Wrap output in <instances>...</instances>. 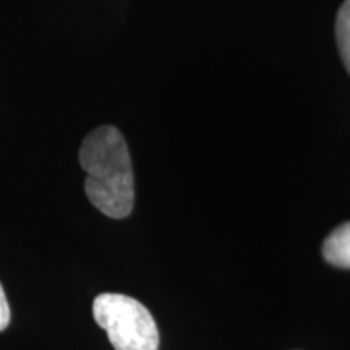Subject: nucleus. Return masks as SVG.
<instances>
[{"mask_svg": "<svg viewBox=\"0 0 350 350\" xmlns=\"http://www.w3.org/2000/svg\"><path fill=\"white\" fill-rule=\"evenodd\" d=\"M96 323L116 350H157L159 332L143 304L122 294H100L93 304Z\"/></svg>", "mask_w": 350, "mask_h": 350, "instance_id": "nucleus-2", "label": "nucleus"}, {"mask_svg": "<svg viewBox=\"0 0 350 350\" xmlns=\"http://www.w3.org/2000/svg\"><path fill=\"white\" fill-rule=\"evenodd\" d=\"M10 323V306L5 292H3L2 284H0V331H3Z\"/></svg>", "mask_w": 350, "mask_h": 350, "instance_id": "nucleus-5", "label": "nucleus"}, {"mask_svg": "<svg viewBox=\"0 0 350 350\" xmlns=\"http://www.w3.org/2000/svg\"><path fill=\"white\" fill-rule=\"evenodd\" d=\"M336 39L340 52V59L350 73V0H345L336 20Z\"/></svg>", "mask_w": 350, "mask_h": 350, "instance_id": "nucleus-4", "label": "nucleus"}, {"mask_svg": "<svg viewBox=\"0 0 350 350\" xmlns=\"http://www.w3.org/2000/svg\"><path fill=\"white\" fill-rule=\"evenodd\" d=\"M323 256L332 266L350 269V222H345L323 243Z\"/></svg>", "mask_w": 350, "mask_h": 350, "instance_id": "nucleus-3", "label": "nucleus"}, {"mask_svg": "<svg viewBox=\"0 0 350 350\" xmlns=\"http://www.w3.org/2000/svg\"><path fill=\"white\" fill-rule=\"evenodd\" d=\"M80 164L88 200L112 219L130 216L135 203L133 169L125 138L116 126H99L85 138Z\"/></svg>", "mask_w": 350, "mask_h": 350, "instance_id": "nucleus-1", "label": "nucleus"}]
</instances>
